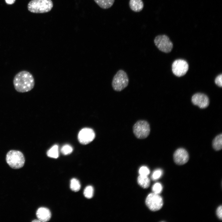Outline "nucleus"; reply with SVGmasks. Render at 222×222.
<instances>
[{"label":"nucleus","mask_w":222,"mask_h":222,"mask_svg":"<svg viewBox=\"0 0 222 222\" xmlns=\"http://www.w3.org/2000/svg\"><path fill=\"white\" fill-rule=\"evenodd\" d=\"M16 90L20 92H25L31 90L35 85L33 75L29 72L23 70L17 73L13 80Z\"/></svg>","instance_id":"obj_1"},{"label":"nucleus","mask_w":222,"mask_h":222,"mask_svg":"<svg viewBox=\"0 0 222 222\" xmlns=\"http://www.w3.org/2000/svg\"><path fill=\"white\" fill-rule=\"evenodd\" d=\"M53 6L51 0H31L28 4L27 8L33 13H43L51 11Z\"/></svg>","instance_id":"obj_2"},{"label":"nucleus","mask_w":222,"mask_h":222,"mask_svg":"<svg viewBox=\"0 0 222 222\" xmlns=\"http://www.w3.org/2000/svg\"><path fill=\"white\" fill-rule=\"evenodd\" d=\"M6 161L11 168L18 169L23 166L25 159L23 154L21 151L12 150L7 153Z\"/></svg>","instance_id":"obj_3"},{"label":"nucleus","mask_w":222,"mask_h":222,"mask_svg":"<svg viewBox=\"0 0 222 222\" xmlns=\"http://www.w3.org/2000/svg\"><path fill=\"white\" fill-rule=\"evenodd\" d=\"M129 79L126 73L123 70H119L114 76L112 82L113 89L120 92L126 88L128 85Z\"/></svg>","instance_id":"obj_4"},{"label":"nucleus","mask_w":222,"mask_h":222,"mask_svg":"<svg viewBox=\"0 0 222 222\" xmlns=\"http://www.w3.org/2000/svg\"><path fill=\"white\" fill-rule=\"evenodd\" d=\"M133 131L134 135L138 138L144 139L147 138L150 133V125L146 121H138L134 125Z\"/></svg>","instance_id":"obj_5"},{"label":"nucleus","mask_w":222,"mask_h":222,"mask_svg":"<svg viewBox=\"0 0 222 222\" xmlns=\"http://www.w3.org/2000/svg\"><path fill=\"white\" fill-rule=\"evenodd\" d=\"M154 42L158 48L164 52H169L173 48L172 42L169 37L165 35L156 36L154 39Z\"/></svg>","instance_id":"obj_6"},{"label":"nucleus","mask_w":222,"mask_h":222,"mask_svg":"<svg viewBox=\"0 0 222 222\" xmlns=\"http://www.w3.org/2000/svg\"><path fill=\"white\" fill-rule=\"evenodd\" d=\"M146 205L151 210L156 211L160 210L163 205L162 197L154 193L149 194L146 199Z\"/></svg>","instance_id":"obj_7"},{"label":"nucleus","mask_w":222,"mask_h":222,"mask_svg":"<svg viewBox=\"0 0 222 222\" xmlns=\"http://www.w3.org/2000/svg\"><path fill=\"white\" fill-rule=\"evenodd\" d=\"M188 69V65L185 60L179 59L175 60L172 65V70L174 74L178 77L186 74Z\"/></svg>","instance_id":"obj_8"},{"label":"nucleus","mask_w":222,"mask_h":222,"mask_svg":"<svg viewBox=\"0 0 222 222\" xmlns=\"http://www.w3.org/2000/svg\"><path fill=\"white\" fill-rule=\"evenodd\" d=\"M95 137V133L92 129L85 128L80 131L78 134V138L81 144L86 145L92 142Z\"/></svg>","instance_id":"obj_9"},{"label":"nucleus","mask_w":222,"mask_h":222,"mask_svg":"<svg viewBox=\"0 0 222 222\" xmlns=\"http://www.w3.org/2000/svg\"><path fill=\"white\" fill-rule=\"evenodd\" d=\"M191 101L194 105L198 106L201 109L206 108L209 104L208 97L204 94L200 93L194 94L192 97Z\"/></svg>","instance_id":"obj_10"},{"label":"nucleus","mask_w":222,"mask_h":222,"mask_svg":"<svg viewBox=\"0 0 222 222\" xmlns=\"http://www.w3.org/2000/svg\"><path fill=\"white\" fill-rule=\"evenodd\" d=\"M175 162L177 164L182 165L186 163L189 159V154L184 148H180L177 149L173 154Z\"/></svg>","instance_id":"obj_11"},{"label":"nucleus","mask_w":222,"mask_h":222,"mask_svg":"<svg viewBox=\"0 0 222 222\" xmlns=\"http://www.w3.org/2000/svg\"><path fill=\"white\" fill-rule=\"evenodd\" d=\"M36 216L40 222H45L49 221L51 217L50 210L46 208H39L36 212Z\"/></svg>","instance_id":"obj_12"},{"label":"nucleus","mask_w":222,"mask_h":222,"mask_svg":"<svg viewBox=\"0 0 222 222\" xmlns=\"http://www.w3.org/2000/svg\"><path fill=\"white\" fill-rule=\"evenodd\" d=\"M129 4L131 10L135 12L141 11L144 7V3L142 0H130Z\"/></svg>","instance_id":"obj_13"},{"label":"nucleus","mask_w":222,"mask_h":222,"mask_svg":"<svg viewBox=\"0 0 222 222\" xmlns=\"http://www.w3.org/2000/svg\"><path fill=\"white\" fill-rule=\"evenodd\" d=\"M101 8L103 9H109L113 5L115 0H94Z\"/></svg>","instance_id":"obj_14"},{"label":"nucleus","mask_w":222,"mask_h":222,"mask_svg":"<svg viewBox=\"0 0 222 222\" xmlns=\"http://www.w3.org/2000/svg\"><path fill=\"white\" fill-rule=\"evenodd\" d=\"M138 184L144 188H148L150 186V181L147 176L139 175L138 178Z\"/></svg>","instance_id":"obj_15"},{"label":"nucleus","mask_w":222,"mask_h":222,"mask_svg":"<svg viewBox=\"0 0 222 222\" xmlns=\"http://www.w3.org/2000/svg\"><path fill=\"white\" fill-rule=\"evenodd\" d=\"M213 149L216 151H219L222 148V134H221L216 136L212 142Z\"/></svg>","instance_id":"obj_16"},{"label":"nucleus","mask_w":222,"mask_h":222,"mask_svg":"<svg viewBox=\"0 0 222 222\" xmlns=\"http://www.w3.org/2000/svg\"><path fill=\"white\" fill-rule=\"evenodd\" d=\"M47 154L49 157L56 158L59 157L58 146L57 145L53 146L47 152Z\"/></svg>","instance_id":"obj_17"},{"label":"nucleus","mask_w":222,"mask_h":222,"mask_svg":"<svg viewBox=\"0 0 222 222\" xmlns=\"http://www.w3.org/2000/svg\"><path fill=\"white\" fill-rule=\"evenodd\" d=\"M81 185L79 181L76 178H73L70 181V188L75 192L78 191L80 189Z\"/></svg>","instance_id":"obj_18"},{"label":"nucleus","mask_w":222,"mask_h":222,"mask_svg":"<svg viewBox=\"0 0 222 222\" xmlns=\"http://www.w3.org/2000/svg\"><path fill=\"white\" fill-rule=\"evenodd\" d=\"M94 189L91 186H88L85 188L84 194L85 197L88 199L92 198L93 195Z\"/></svg>","instance_id":"obj_19"},{"label":"nucleus","mask_w":222,"mask_h":222,"mask_svg":"<svg viewBox=\"0 0 222 222\" xmlns=\"http://www.w3.org/2000/svg\"><path fill=\"white\" fill-rule=\"evenodd\" d=\"M73 151V148L71 146L68 144H66L63 146L61 149L62 154L64 155L70 154Z\"/></svg>","instance_id":"obj_20"},{"label":"nucleus","mask_w":222,"mask_h":222,"mask_svg":"<svg viewBox=\"0 0 222 222\" xmlns=\"http://www.w3.org/2000/svg\"><path fill=\"white\" fill-rule=\"evenodd\" d=\"M162 184L159 183H155L152 187V190L153 193L158 194L162 192Z\"/></svg>","instance_id":"obj_21"},{"label":"nucleus","mask_w":222,"mask_h":222,"mask_svg":"<svg viewBox=\"0 0 222 222\" xmlns=\"http://www.w3.org/2000/svg\"><path fill=\"white\" fill-rule=\"evenodd\" d=\"M163 172L160 169H157L153 172L152 176V179L153 180H156L160 178L162 176Z\"/></svg>","instance_id":"obj_22"},{"label":"nucleus","mask_w":222,"mask_h":222,"mask_svg":"<svg viewBox=\"0 0 222 222\" xmlns=\"http://www.w3.org/2000/svg\"><path fill=\"white\" fill-rule=\"evenodd\" d=\"M139 173L140 175L148 176L150 173V171L146 166H142L139 169Z\"/></svg>","instance_id":"obj_23"},{"label":"nucleus","mask_w":222,"mask_h":222,"mask_svg":"<svg viewBox=\"0 0 222 222\" xmlns=\"http://www.w3.org/2000/svg\"><path fill=\"white\" fill-rule=\"evenodd\" d=\"M215 82V84L220 87L222 86V74L218 76L216 78Z\"/></svg>","instance_id":"obj_24"},{"label":"nucleus","mask_w":222,"mask_h":222,"mask_svg":"<svg viewBox=\"0 0 222 222\" xmlns=\"http://www.w3.org/2000/svg\"><path fill=\"white\" fill-rule=\"evenodd\" d=\"M216 214L217 216L220 220L222 219V207L221 205L219 206L217 209Z\"/></svg>","instance_id":"obj_25"},{"label":"nucleus","mask_w":222,"mask_h":222,"mask_svg":"<svg viewBox=\"0 0 222 222\" xmlns=\"http://www.w3.org/2000/svg\"><path fill=\"white\" fill-rule=\"evenodd\" d=\"M6 2L8 4L11 5L13 4L15 0H5Z\"/></svg>","instance_id":"obj_26"},{"label":"nucleus","mask_w":222,"mask_h":222,"mask_svg":"<svg viewBox=\"0 0 222 222\" xmlns=\"http://www.w3.org/2000/svg\"><path fill=\"white\" fill-rule=\"evenodd\" d=\"M32 222H40V221L39 220H33V221H32Z\"/></svg>","instance_id":"obj_27"}]
</instances>
